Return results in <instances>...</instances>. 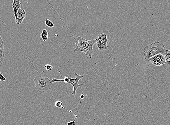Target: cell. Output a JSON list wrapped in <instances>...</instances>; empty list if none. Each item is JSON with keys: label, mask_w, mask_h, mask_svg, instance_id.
<instances>
[{"label": "cell", "mask_w": 170, "mask_h": 125, "mask_svg": "<svg viewBox=\"0 0 170 125\" xmlns=\"http://www.w3.org/2000/svg\"><path fill=\"white\" fill-rule=\"evenodd\" d=\"M75 77L76 78L73 79L72 78L71 76L68 75L69 78V81L67 83H66V85L71 84L72 85L73 87V90L72 93V95H73V98H74L76 95V92L77 89L78 87L83 86L82 84H79L78 82L80 80L82 79L83 77V75H79L77 74H75Z\"/></svg>", "instance_id": "cell-4"}, {"label": "cell", "mask_w": 170, "mask_h": 125, "mask_svg": "<svg viewBox=\"0 0 170 125\" xmlns=\"http://www.w3.org/2000/svg\"><path fill=\"white\" fill-rule=\"evenodd\" d=\"M97 49L99 51H104L107 50L108 47V45L104 44L101 42V41L99 40L97 38Z\"/></svg>", "instance_id": "cell-10"}, {"label": "cell", "mask_w": 170, "mask_h": 125, "mask_svg": "<svg viewBox=\"0 0 170 125\" xmlns=\"http://www.w3.org/2000/svg\"><path fill=\"white\" fill-rule=\"evenodd\" d=\"M33 80L35 84L36 90L40 94L48 91L50 92L52 83L48 78L43 77L39 75L36 76Z\"/></svg>", "instance_id": "cell-3"}, {"label": "cell", "mask_w": 170, "mask_h": 125, "mask_svg": "<svg viewBox=\"0 0 170 125\" xmlns=\"http://www.w3.org/2000/svg\"><path fill=\"white\" fill-rule=\"evenodd\" d=\"M40 37H41L44 41H46L48 39V33L46 29H44L42 31V33L40 35Z\"/></svg>", "instance_id": "cell-12"}, {"label": "cell", "mask_w": 170, "mask_h": 125, "mask_svg": "<svg viewBox=\"0 0 170 125\" xmlns=\"http://www.w3.org/2000/svg\"><path fill=\"white\" fill-rule=\"evenodd\" d=\"M77 38L78 41V44L74 52H83L87 56L92 58L94 53L93 46L95 43H97V38L92 40H88L80 36H78Z\"/></svg>", "instance_id": "cell-2"}, {"label": "cell", "mask_w": 170, "mask_h": 125, "mask_svg": "<svg viewBox=\"0 0 170 125\" xmlns=\"http://www.w3.org/2000/svg\"><path fill=\"white\" fill-rule=\"evenodd\" d=\"M102 43H104L105 44L108 45V39L107 38V35L103 33H101L99 35V37L98 38Z\"/></svg>", "instance_id": "cell-11"}, {"label": "cell", "mask_w": 170, "mask_h": 125, "mask_svg": "<svg viewBox=\"0 0 170 125\" xmlns=\"http://www.w3.org/2000/svg\"><path fill=\"white\" fill-rule=\"evenodd\" d=\"M11 6L13 8L14 13L15 17L19 10L21 7L20 0H14L13 3L11 5Z\"/></svg>", "instance_id": "cell-9"}, {"label": "cell", "mask_w": 170, "mask_h": 125, "mask_svg": "<svg viewBox=\"0 0 170 125\" xmlns=\"http://www.w3.org/2000/svg\"><path fill=\"white\" fill-rule=\"evenodd\" d=\"M26 12L24 9L20 8L15 16L16 22L17 24L19 25L23 21L26 17Z\"/></svg>", "instance_id": "cell-6"}, {"label": "cell", "mask_w": 170, "mask_h": 125, "mask_svg": "<svg viewBox=\"0 0 170 125\" xmlns=\"http://www.w3.org/2000/svg\"><path fill=\"white\" fill-rule=\"evenodd\" d=\"M84 98H85V95H84L83 94H81V95H80V103L79 106V107H78V111L79 110V108H80L79 107H80V104H81L82 100Z\"/></svg>", "instance_id": "cell-18"}, {"label": "cell", "mask_w": 170, "mask_h": 125, "mask_svg": "<svg viewBox=\"0 0 170 125\" xmlns=\"http://www.w3.org/2000/svg\"><path fill=\"white\" fill-rule=\"evenodd\" d=\"M6 80V79L4 76H3L2 72H0V81L1 82L4 81Z\"/></svg>", "instance_id": "cell-17"}, {"label": "cell", "mask_w": 170, "mask_h": 125, "mask_svg": "<svg viewBox=\"0 0 170 125\" xmlns=\"http://www.w3.org/2000/svg\"><path fill=\"white\" fill-rule=\"evenodd\" d=\"M153 64L156 66L163 65L165 63V59L164 55L159 54L151 57L149 60Z\"/></svg>", "instance_id": "cell-5"}, {"label": "cell", "mask_w": 170, "mask_h": 125, "mask_svg": "<svg viewBox=\"0 0 170 125\" xmlns=\"http://www.w3.org/2000/svg\"><path fill=\"white\" fill-rule=\"evenodd\" d=\"M44 67L46 70L49 72L51 71L53 69V66L50 65V64H47L45 65Z\"/></svg>", "instance_id": "cell-15"}, {"label": "cell", "mask_w": 170, "mask_h": 125, "mask_svg": "<svg viewBox=\"0 0 170 125\" xmlns=\"http://www.w3.org/2000/svg\"><path fill=\"white\" fill-rule=\"evenodd\" d=\"M166 50L163 43L158 41L152 43L144 48V55L145 60L148 61L151 57L157 55H164Z\"/></svg>", "instance_id": "cell-1"}, {"label": "cell", "mask_w": 170, "mask_h": 125, "mask_svg": "<svg viewBox=\"0 0 170 125\" xmlns=\"http://www.w3.org/2000/svg\"><path fill=\"white\" fill-rule=\"evenodd\" d=\"M45 25L49 27L52 28L55 27V25L53 22L48 19H46L45 20Z\"/></svg>", "instance_id": "cell-13"}, {"label": "cell", "mask_w": 170, "mask_h": 125, "mask_svg": "<svg viewBox=\"0 0 170 125\" xmlns=\"http://www.w3.org/2000/svg\"><path fill=\"white\" fill-rule=\"evenodd\" d=\"M164 55L165 58V63L163 66L166 70H170V50H166Z\"/></svg>", "instance_id": "cell-7"}, {"label": "cell", "mask_w": 170, "mask_h": 125, "mask_svg": "<svg viewBox=\"0 0 170 125\" xmlns=\"http://www.w3.org/2000/svg\"><path fill=\"white\" fill-rule=\"evenodd\" d=\"M77 117V115L75 116V119L73 121H69V122H68L67 123V124L66 125H76V122H75V121H76V120Z\"/></svg>", "instance_id": "cell-16"}, {"label": "cell", "mask_w": 170, "mask_h": 125, "mask_svg": "<svg viewBox=\"0 0 170 125\" xmlns=\"http://www.w3.org/2000/svg\"><path fill=\"white\" fill-rule=\"evenodd\" d=\"M55 105L56 107L58 108H61V107L62 106V102L60 101H58L56 102Z\"/></svg>", "instance_id": "cell-14"}, {"label": "cell", "mask_w": 170, "mask_h": 125, "mask_svg": "<svg viewBox=\"0 0 170 125\" xmlns=\"http://www.w3.org/2000/svg\"><path fill=\"white\" fill-rule=\"evenodd\" d=\"M0 64L2 63L5 58L4 42L1 36L0 37Z\"/></svg>", "instance_id": "cell-8"}, {"label": "cell", "mask_w": 170, "mask_h": 125, "mask_svg": "<svg viewBox=\"0 0 170 125\" xmlns=\"http://www.w3.org/2000/svg\"><path fill=\"white\" fill-rule=\"evenodd\" d=\"M55 36H57V37H58V36L57 35V34H56V35H55Z\"/></svg>", "instance_id": "cell-19"}]
</instances>
